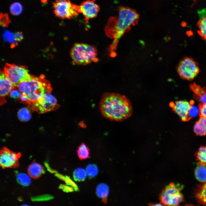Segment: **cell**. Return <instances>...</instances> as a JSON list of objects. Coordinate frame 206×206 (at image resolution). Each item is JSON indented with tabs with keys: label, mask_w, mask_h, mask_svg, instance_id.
I'll return each mask as SVG.
<instances>
[{
	"label": "cell",
	"mask_w": 206,
	"mask_h": 206,
	"mask_svg": "<svg viewBox=\"0 0 206 206\" xmlns=\"http://www.w3.org/2000/svg\"><path fill=\"white\" fill-rule=\"evenodd\" d=\"M118 10V15L110 17L104 29L107 36L113 39L108 48L111 56L114 55L119 39L132 27L137 24L139 18L135 10L128 7L121 6Z\"/></svg>",
	"instance_id": "6da1fadb"
},
{
	"label": "cell",
	"mask_w": 206,
	"mask_h": 206,
	"mask_svg": "<svg viewBox=\"0 0 206 206\" xmlns=\"http://www.w3.org/2000/svg\"><path fill=\"white\" fill-rule=\"evenodd\" d=\"M100 106L103 116L111 120L122 121L130 117L132 113V107L129 99L116 93L104 94Z\"/></svg>",
	"instance_id": "7a4b0ae2"
},
{
	"label": "cell",
	"mask_w": 206,
	"mask_h": 206,
	"mask_svg": "<svg viewBox=\"0 0 206 206\" xmlns=\"http://www.w3.org/2000/svg\"><path fill=\"white\" fill-rule=\"evenodd\" d=\"M17 87L20 93L27 97L28 108L32 110L42 103L45 94L51 93L52 90L43 75L39 78L33 76L31 80L20 82Z\"/></svg>",
	"instance_id": "3957f363"
},
{
	"label": "cell",
	"mask_w": 206,
	"mask_h": 206,
	"mask_svg": "<svg viewBox=\"0 0 206 206\" xmlns=\"http://www.w3.org/2000/svg\"><path fill=\"white\" fill-rule=\"evenodd\" d=\"M70 54L73 62L77 65H85L98 61L97 49L94 45L76 43L71 48Z\"/></svg>",
	"instance_id": "277c9868"
},
{
	"label": "cell",
	"mask_w": 206,
	"mask_h": 206,
	"mask_svg": "<svg viewBox=\"0 0 206 206\" xmlns=\"http://www.w3.org/2000/svg\"><path fill=\"white\" fill-rule=\"evenodd\" d=\"M181 186L171 183L166 186L161 192L159 199L163 205L168 206L178 205L184 200L181 192Z\"/></svg>",
	"instance_id": "5b68a950"
},
{
	"label": "cell",
	"mask_w": 206,
	"mask_h": 206,
	"mask_svg": "<svg viewBox=\"0 0 206 206\" xmlns=\"http://www.w3.org/2000/svg\"><path fill=\"white\" fill-rule=\"evenodd\" d=\"M4 72L15 87H17L21 82L31 80L33 76L29 74L25 66L7 63L5 65Z\"/></svg>",
	"instance_id": "8992f818"
},
{
	"label": "cell",
	"mask_w": 206,
	"mask_h": 206,
	"mask_svg": "<svg viewBox=\"0 0 206 206\" xmlns=\"http://www.w3.org/2000/svg\"><path fill=\"white\" fill-rule=\"evenodd\" d=\"M52 3L54 13L60 18L71 19L78 15L79 6L70 0H56Z\"/></svg>",
	"instance_id": "52a82bcc"
},
{
	"label": "cell",
	"mask_w": 206,
	"mask_h": 206,
	"mask_svg": "<svg viewBox=\"0 0 206 206\" xmlns=\"http://www.w3.org/2000/svg\"><path fill=\"white\" fill-rule=\"evenodd\" d=\"M177 71L181 78L190 81L197 76L200 70L196 62L191 58L186 57L179 62Z\"/></svg>",
	"instance_id": "ba28073f"
},
{
	"label": "cell",
	"mask_w": 206,
	"mask_h": 206,
	"mask_svg": "<svg viewBox=\"0 0 206 206\" xmlns=\"http://www.w3.org/2000/svg\"><path fill=\"white\" fill-rule=\"evenodd\" d=\"M21 156L20 153H15L5 147L1 148L0 152V165L3 169L16 168L19 167V160Z\"/></svg>",
	"instance_id": "9c48e42d"
},
{
	"label": "cell",
	"mask_w": 206,
	"mask_h": 206,
	"mask_svg": "<svg viewBox=\"0 0 206 206\" xmlns=\"http://www.w3.org/2000/svg\"><path fill=\"white\" fill-rule=\"evenodd\" d=\"M100 9L95 0H88L82 2L79 6L78 12L82 13L86 21L96 17Z\"/></svg>",
	"instance_id": "30bf717a"
},
{
	"label": "cell",
	"mask_w": 206,
	"mask_h": 206,
	"mask_svg": "<svg viewBox=\"0 0 206 206\" xmlns=\"http://www.w3.org/2000/svg\"><path fill=\"white\" fill-rule=\"evenodd\" d=\"M59 107L56 98L51 93L47 92L45 94L42 102L37 106L34 111L39 113H43L55 110Z\"/></svg>",
	"instance_id": "8fae6325"
},
{
	"label": "cell",
	"mask_w": 206,
	"mask_h": 206,
	"mask_svg": "<svg viewBox=\"0 0 206 206\" xmlns=\"http://www.w3.org/2000/svg\"><path fill=\"white\" fill-rule=\"evenodd\" d=\"M171 105L173 111L177 114L181 120L184 122L188 121L190 119L189 116V112L191 104L185 101H178Z\"/></svg>",
	"instance_id": "7c38bea8"
},
{
	"label": "cell",
	"mask_w": 206,
	"mask_h": 206,
	"mask_svg": "<svg viewBox=\"0 0 206 206\" xmlns=\"http://www.w3.org/2000/svg\"><path fill=\"white\" fill-rule=\"evenodd\" d=\"M0 81V103L1 106L6 102L5 97L15 87L6 77L4 71H1Z\"/></svg>",
	"instance_id": "4fadbf2b"
},
{
	"label": "cell",
	"mask_w": 206,
	"mask_h": 206,
	"mask_svg": "<svg viewBox=\"0 0 206 206\" xmlns=\"http://www.w3.org/2000/svg\"><path fill=\"white\" fill-rule=\"evenodd\" d=\"M190 89L193 93L194 98L201 103H206V88L195 83L190 84Z\"/></svg>",
	"instance_id": "5bb4252c"
},
{
	"label": "cell",
	"mask_w": 206,
	"mask_h": 206,
	"mask_svg": "<svg viewBox=\"0 0 206 206\" xmlns=\"http://www.w3.org/2000/svg\"><path fill=\"white\" fill-rule=\"evenodd\" d=\"M199 19L197 23L198 28L197 32L202 39L206 40V9L198 11Z\"/></svg>",
	"instance_id": "9a60e30c"
},
{
	"label": "cell",
	"mask_w": 206,
	"mask_h": 206,
	"mask_svg": "<svg viewBox=\"0 0 206 206\" xmlns=\"http://www.w3.org/2000/svg\"><path fill=\"white\" fill-rule=\"evenodd\" d=\"M195 196L199 204L206 205V182L197 186Z\"/></svg>",
	"instance_id": "2e32d148"
},
{
	"label": "cell",
	"mask_w": 206,
	"mask_h": 206,
	"mask_svg": "<svg viewBox=\"0 0 206 206\" xmlns=\"http://www.w3.org/2000/svg\"><path fill=\"white\" fill-rule=\"evenodd\" d=\"M43 167L40 164L35 162L31 163L27 168L28 175L34 179L39 178L43 173Z\"/></svg>",
	"instance_id": "e0dca14e"
},
{
	"label": "cell",
	"mask_w": 206,
	"mask_h": 206,
	"mask_svg": "<svg viewBox=\"0 0 206 206\" xmlns=\"http://www.w3.org/2000/svg\"><path fill=\"white\" fill-rule=\"evenodd\" d=\"M193 130L197 135H206V118L200 117L195 124Z\"/></svg>",
	"instance_id": "ac0fdd59"
},
{
	"label": "cell",
	"mask_w": 206,
	"mask_h": 206,
	"mask_svg": "<svg viewBox=\"0 0 206 206\" xmlns=\"http://www.w3.org/2000/svg\"><path fill=\"white\" fill-rule=\"evenodd\" d=\"M109 193L108 186L104 183H100L98 185L96 189V194L97 196L102 199L104 203H107L108 196Z\"/></svg>",
	"instance_id": "d6986e66"
},
{
	"label": "cell",
	"mask_w": 206,
	"mask_h": 206,
	"mask_svg": "<svg viewBox=\"0 0 206 206\" xmlns=\"http://www.w3.org/2000/svg\"><path fill=\"white\" fill-rule=\"evenodd\" d=\"M196 179L202 182H206V165L198 163L195 171Z\"/></svg>",
	"instance_id": "ffe728a7"
},
{
	"label": "cell",
	"mask_w": 206,
	"mask_h": 206,
	"mask_svg": "<svg viewBox=\"0 0 206 206\" xmlns=\"http://www.w3.org/2000/svg\"><path fill=\"white\" fill-rule=\"evenodd\" d=\"M77 151L78 156L81 160L90 157V149L84 143H82L78 146Z\"/></svg>",
	"instance_id": "44dd1931"
},
{
	"label": "cell",
	"mask_w": 206,
	"mask_h": 206,
	"mask_svg": "<svg viewBox=\"0 0 206 206\" xmlns=\"http://www.w3.org/2000/svg\"><path fill=\"white\" fill-rule=\"evenodd\" d=\"M17 116L18 119L22 122L29 121L31 117L30 110L28 108L26 107L20 108L17 112Z\"/></svg>",
	"instance_id": "7402d4cb"
},
{
	"label": "cell",
	"mask_w": 206,
	"mask_h": 206,
	"mask_svg": "<svg viewBox=\"0 0 206 206\" xmlns=\"http://www.w3.org/2000/svg\"><path fill=\"white\" fill-rule=\"evenodd\" d=\"M195 155L198 163L206 165V146H201Z\"/></svg>",
	"instance_id": "603a6c76"
},
{
	"label": "cell",
	"mask_w": 206,
	"mask_h": 206,
	"mask_svg": "<svg viewBox=\"0 0 206 206\" xmlns=\"http://www.w3.org/2000/svg\"><path fill=\"white\" fill-rule=\"evenodd\" d=\"M86 172L82 168H77L75 169L73 172V178L76 181H84L86 179Z\"/></svg>",
	"instance_id": "cb8c5ba5"
},
{
	"label": "cell",
	"mask_w": 206,
	"mask_h": 206,
	"mask_svg": "<svg viewBox=\"0 0 206 206\" xmlns=\"http://www.w3.org/2000/svg\"><path fill=\"white\" fill-rule=\"evenodd\" d=\"M86 171L88 177L92 178L95 177L98 175V169L96 165L90 164L87 166Z\"/></svg>",
	"instance_id": "d4e9b609"
},
{
	"label": "cell",
	"mask_w": 206,
	"mask_h": 206,
	"mask_svg": "<svg viewBox=\"0 0 206 206\" xmlns=\"http://www.w3.org/2000/svg\"><path fill=\"white\" fill-rule=\"evenodd\" d=\"M10 10L12 14L14 15H18L20 14L22 12V6L19 3L15 2L10 6Z\"/></svg>",
	"instance_id": "484cf974"
},
{
	"label": "cell",
	"mask_w": 206,
	"mask_h": 206,
	"mask_svg": "<svg viewBox=\"0 0 206 206\" xmlns=\"http://www.w3.org/2000/svg\"><path fill=\"white\" fill-rule=\"evenodd\" d=\"M17 179L21 185L26 186L29 185L31 179L29 177L24 173H20L17 176Z\"/></svg>",
	"instance_id": "4316f807"
},
{
	"label": "cell",
	"mask_w": 206,
	"mask_h": 206,
	"mask_svg": "<svg viewBox=\"0 0 206 206\" xmlns=\"http://www.w3.org/2000/svg\"><path fill=\"white\" fill-rule=\"evenodd\" d=\"M11 23L7 13H1L0 16V24L1 26L7 27Z\"/></svg>",
	"instance_id": "83f0119b"
},
{
	"label": "cell",
	"mask_w": 206,
	"mask_h": 206,
	"mask_svg": "<svg viewBox=\"0 0 206 206\" xmlns=\"http://www.w3.org/2000/svg\"><path fill=\"white\" fill-rule=\"evenodd\" d=\"M3 35L4 39L7 41L14 43L17 41L15 38V34L9 31H6Z\"/></svg>",
	"instance_id": "f1b7e54d"
},
{
	"label": "cell",
	"mask_w": 206,
	"mask_h": 206,
	"mask_svg": "<svg viewBox=\"0 0 206 206\" xmlns=\"http://www.w3.org/2000/svg\"><path fill=\"white\" fill-rule=\"evenodd\" d=\"M198 106L200 116L206 118V103H200Z\"/></svg>",
	"instance_id": "f546056e"
},
{
	"label": "cell",
	"mask_w": 206,
	"mask_h": 206,
	"mask_svg": "<svg viewBox=\"0 0 206 206\" xmlns=\"http://www.w3.org/2000/svg\"><path fill=\"white\" fill-rule=\"evenodd\" d=\"M193 104L191 105L189 112V116L190 119L196 116L198 113H199V110L198 108L195 106L193 105Z\"/></svg>",
	"instance_id": "4dcf8cb0"
},
{
	"label": "cell",
	"mask_w": 206,
	"mask_h": 206,
	"mask_svg": "<svg viewBox=\"0 0 206 206\" xmlns=\"http://www.w3.org/2000/svg\"><path fill=\"white\" fill-rule=\"evenodd\" d=\"M14 89H12L9 93L10 97L15 99L19 98L21 93L20 92L19 90Z\"/></svg>",
	"instance_id": "1f68e13d"
},
{
	"label": "cell",
	"mask_w": 206,
	"mask_h": 206,
	"mask_svg": "<svg viewBox=\"0 0 206 206\" xmlns=\"http://www.w3.org/2000/svg\"><path fill=\"white\" fill-rule=\"evenodd\" d=\"M15 37L17 41H20L23 39V36L22 32L20 31L16 32L15 34Z\"/></svg>",
	"instance_id": "d6a6232c"
},
{
	"label": "cell",
	"mask_w": 206,
	"mask_h": 206,
	"mask_svg": "<svg viewBox=\"0 0 206 206\" xmlns=\"http://www.w3.org/2000/svg\"><path fill=\"white\" fill-rule=\"evenodd\" d=\"M79 126L82 128H85L86 125L83 121L80 122L79 123Z\"/></svg>",
	"instance_id": "836d02e7"
},
{
	"label": "cell",
	"mask_w": 206,
	"mask_h": 206,
	"mask_svg": "<svg viewBox=\"0 0 206 206\" xmlns=\"http://www.w3.org/2000/svg\"><path fill=\"white\" fill-rule=\"evenodd\" d=\"M42 2L43 3H46L47 1V0H41Z\"/></svg>",
	"instance_id": "e575fe53"
}]
</instances>
